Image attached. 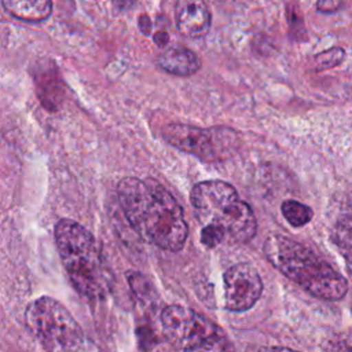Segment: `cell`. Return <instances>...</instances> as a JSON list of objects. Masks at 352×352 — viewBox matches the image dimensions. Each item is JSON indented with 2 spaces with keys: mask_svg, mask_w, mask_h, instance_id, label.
<instances>
[{
  "mask_svg": "<svg viewBox=\"0 0 352 352\" xmlns=\"http://www.w3.org/2000/svg\"><path fill=\"white\" fill-rule=\"evenodd\" d=\"M25 323L47 352H80L84 331L70 311L58 300L43 296L25 309Z\"/></svg>",
  "mask_w": 352,
  "mask_h": 352,
  "instance_id": "obj_6",
  "label": "cell"
},
{
  "mask_svg": "<svg viewBox=\"0 0 352 352\" xmlns=\"http://www.w3.org/2000/svg\"><path fill=\"white\" fill-rule=\"evenodd\" d=\"M345 52L340 47L330 48L324 52H320L315 56V69L316 70H323V69H330L337 65H340L344 60Z\"/></svg>",
  "mask_w": 352,
  "mask_h": 352,
  "instance_id": "obj_15",
  "label": "cell"
},
{
  "mask_svg": "<svg viewBox=\"0 0 352 352\" xmlns=\"http://www.w3.org/2000/svg\"><path fill=\"white\" fill-rule=\"evenodd\" d=\"M55 245L74 289L88 300L110 290V275L95 236L80 223L60 219L54 227Z\"/></svg>",
  "mask_w": 352,
  "mask_h": 352,
  "instance_id": "obj_3",
  "label": "cell"
},
{
  "mask_svg": "<svg viewBox=\"0 0 352 352\" xmlns=\"http://www.w3.org/2000/svg\"><path fill=\"white\" fill-rule=\"evenodd\" d=\"M324 352H352V329L336 334L323 344Z\"/></svg>",
  "mask_w": 352,
  "mask_h": 352,
  "instance_id": "obj_16",
  "label": "cell"
},
{
  "mask_svg": "<svg viewBox=\"0 0 352 352\" xmlns=\"http://www.w3.org/2000/svg\"><path fill=\"white\" fill-rule=\"evenodd\" d=\"M194 214L202 227L220 230L231 243H248L256 236L253 209L239 198L234 186L223 180L197 183L190 194Z\"/></svg>",
  "mask_w": 352,
  "mask_h": 352,
  "instance_id": "obj_4",
  "label": "cell"
},
{
  "mask_svg": "<svg viewBox=\"0 0 352 352\" xmlns=\"http://www.w3.org/2000/svg\"><path fill=\"white\" fill-rule=\"evenodd\" d=\"M151 28H153V23H151V21H150V18H148L146 14L139 15V29L142 30V33H144L146 36L150 34Z\"/></svg>",
  "mask_w": 352,
  "mask_h": 352,
  "instance_id": "obj_18",
  "label": "cell"
},
{
  "mask_svg": "<svg viewBox=\"0 0 352 352\" xmlns=\"http://www.w3.org/2000/svg\"><path fill=\"white\" fill-rule=\"evenodd\" d=\"M158 65L169 74L188 77L199 70L201 59L190 48L183 45H175L165 48L160 54Z\"/></svg>",
  "mask_w": 352,
  "mask_h": 352,
  "instance_id": "obj_10",
  "label": "cell"
},
{
  "mask_svg": "<svg viewBox=\"0 0 352 352\" xmlns=\"http://www.w3.org/2000/svg\"><path fill=\"white\" fill-rule=\"evenodd\" d=\"M263 250L280 274L311 296L336 301L346 294V279L305 245L285 235L272 234L267 238Z\"/></svg>",
  "mask_w": 352,
  "mask_h": 352,
  "instance_id": "obj_2",
  "label": "cell"
},
{
  "mask_svg": "<svg viewBox=\"0 0 352 352\" xmlns=\"http://www.w3.org/2000/svg\"><path fill=\"white\" fill-rule=\"evenodd\" d=\"M224 308L231 312H245L256 305L264 285L258 271L249 263L231 265L223 275Z\"/></svg>",
  "mask_w": 352,
  "mask_h": 352,
  "instance_id": "obj_8",
  "label": "cell"
},
{
  "mask_svg": "<svg viewBox=\"0 0 352 352\" xmlns=\"http://www.w3.org/2000/svg\"><path fill=\"white\" fill-rule=\"evenodd\" d=\"M175 19L183 36L199 38L209 32L212 15L208 6L201 0H179L175 4Z\"/></svg>",
  "mask_w": 352,
  "mask_h": 352,
  "instance_id": "obj_9",
  "label": "cell"
},
{
  "mask_svg": "<svg viewBox=\"0 0 352 352\" xmlns=\"http://www.w3.org/2000/svg\"><path fill=\"white\" fill-rule=\"evenodd\" d=\"M154 41H155V44L158 45V47H161V48H164V47H166V44L169 43V34L166 33V32H157V33H154Z\"/></svg>",
  "mask_w": 352,
  "mask_h": 352,
  "instance_id": "obj_19",
  "label": "cell"
},
{
  "mask_svg": "<svg viewBox=\"0 0 352 352\" xmlns=\"http://www.w3.org/2000/svg\"><path fill=\"white\" fill-rule=\"evenodd\" d=\"M341 7L340 1H330V0H324V1H319L316 4V8L320 12H334Z\"/></svg>",
  "mask_w": 352,
  "mask_h": 352,
  "instance_id": "obj_17",
  "label": "cell"
},
{
  "mask_svg": "<svg viewBox=\"0 0 352 352\" xmlns=\"http://www.w3.org/2000/svg\"><path fill=\"white\" fill-rule=\"evenodd\" d=\"M160 322L168 341L182 352H238L217 323L191 308L168 305Z\"/></svg>",
  "mask_w": 352,
  "mask_h": 352,
  "instance_id": "obj_5",
  "label": "cell"
},
{
  "mask_svg": "<svg viewBox=\"0 0 352 352\" xmlns=\"http://www.w3.org/2000/svg\"><path fill=\"white\" fill-rule=\"evenodd\" d=\"M1 6L16 19L26 22H43L52 11L50 0H3Z\"/></svg>",
  "mask_w": 352,
  "mask_h": 352,
  "instance_id": "obj_11",
  "label": "cell"
},
{
  "mask_svg": "<svg viewBox=\"0 0 352 352\" xmlns=\"http://www.w3.org/2000/svg\"><path fill=\"white\" fill-rule=\"evenodd\" d=\"M117 194L125 217L143 241L169 252L184 248L188 224L183 208L160 182L124 177Z\"/></svg>",
  "mask_w": 352,
  "mask_h": 352,
  "instance_id": "obj_1",
  "label": "cell"
},
{
  "mask_svg": "<svg viewBox=\"0 0 352 352\" xmlns=\"http://www.w3.org/2000/svg\"><path fill=\"white\" fill-rule=\"evenodd\" d=\"M164 139L173 147L195 155L205 162H213L231 151L234 131L223 128H198L188 124H168L162 129Z\"/></svg>",
  "mask_w": 352,
  "mask_h": 352,
  "instance_id": "obj_7",
  "label": "cell"
},
{
  "mask_svg": "<svg viewBox=\"0 0 352 352\" xmlns=\"http://www.w3.org/2000/svg\"><path fill=\"white\" fill-rule=\"evenodd\" d=\"M129 286L136 297L143 302H153L155 296V289L153 283L140 272H128L126 275Z\"/></svg>",
  "mask_w": 352,
  "mask_h": 352,
  "instance_id": "obj_14",
  "label": "cell"
},
{
  "mask_svg": "<svg viewBox=\"0 0 352 352\" xmlns=\"http://www.w3.org/2000/svg\"><path fill=\"white\" fill-rule=\"evenodd\" d=\"M333 242L352 274V213L341 217L333 231Z\"/></svg>",
  "mask_w": 352,
  "mask_h": 352,
  "instance_id": "obj_12",
  "label": "cell"
},
{
  "mask_svg": "<svg viewBox=\"0 0 352 352\" xmlns=\"http://www.w3.org/2000/svg\"><path fill=\"white\" fill-rule=\"evenodd\" d=\"M280 212L287 223L293 227H302L308 224L314 217V210L296 199H286L280 205Z\"/></svg>",
  "mask_w": 352,
  "mask_h": 352,
  "instance_id": "obj_13",
  "label": "cell"
},
{
  "mask_svg": "<svg viewBox=\"0 0 352 352\" xmlns=\"http://www.w3.org/2000/svg\"><path fill=\"white\" fill-rule=\"evenodd\" d=\"M267 352H298V351H294V349H290L286 346H271Z\"/></svg>",
  "mask_w": 352,
  "mask_h": 352,
  "instance_id": "obj_20",
  "label": "cell"
}]
</instances>
